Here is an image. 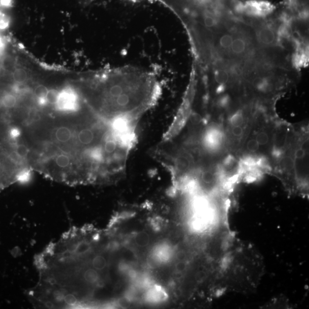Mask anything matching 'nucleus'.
Segmentation results:
<instances>
[{
	"label": "nucleus",
	"mask_w": 309,
	"mask_h": 309,
	"mask_svg": "<svg viewBox=\"0 0 309 309\" xmlns=\"http://www.w3.org/2000/svg\"><path fill=\"white\" fill-rule=\"evenodd\" d=\"M85 93L92 110L105 119L138 127L159 101L161 84L153 72L126 65L88 70Z\"/></svg>",
	"instance_id": "f257e3e1"
},
{
	"label": "nucleus",
	"mask_w": 309,
	"mask_h": 309,
	"mask_svg": "<svg viewBox=\"0 0 309 309\" xmlns=\"http://www.w3.org/2000/svg\"><path fill=\"white\" fill-rule=\"evenodd\" d=\"M263 271L261 257L252 247L232 243L219 270L221 291L246 292L256 289Z\"/></svg>",
	"instance_id": "f03ea898"
},
{
	"label": "nucleus",
	"mask_w": 309,
	"mask_h": 309,
	"mask_svg": "<svg viewBox=\"0 0 309 309\" xmlns=\"http://www.w3.org/2000/svg\"><path fill=\"white\" fill-rule=\"evenodd\" d=\"M254 25L256 27L257 42L260 48L271 47L277 44V34L274 26L266 24L260 19L254 21Z\"/></svg>",
	"instance_id": "7ed1b4c3"
},
{
	"label": "nucleus",
	"mask_w": 309,
	"mask_h": 309,
	"mask_svg": "<svg viewBox=\"0 0 309 309\" xmlns=\"http://www.w3.org/2000/svg\"><path fill=\"white\" fill-rule=\"evenodd\" d=\"M77 139L81 145L91 146L95 141V132L91 128H82L78 133Z\"/></svg>",
	"instance_id": "20e7f679"
},
{
	"label": "nucleus",
	"mask_w": 309,
	"mask_h": 309,
	"mask_svg": "<svg viewBox=\"0 0 309 309\" xmlns=\"http://www.w3.org/2000/svg\"><path fill=\"white\" fill-rule=\"evenodd\" d=\"M213 73L214 80L218 85H226L229 81L230 78L232 77L228 68H215Z\"/></svg>",
	"instance_id": "39448f33"
},
{
	"label": "nucleus",
	"mask_w": 309,
	"mask_h": 309,
	"mask_svg": "<svg viewBox=\"0 0 309 309\" xmlns=\"http://www.w3.org/2000/svg\"><path fill=\"white\" fill-rule=\"evenodd\" d=\"M17 102L18 99L16 94L10 92L5 93L0 99V103L2 106L7 109H13L16 106Z\"/></svg>",
	"instance_id": "423d86ee"
},
{
	"label": "nucleus",
	"mask_w": 309,
	"mask_h": 309,
	"mask_svg": "<svg viewBox=\"0 0 309 309\" xmlns=\"http://www.w3.org/2000/svg\"><path fill=\"white\" fill-rule=\"evenodd\" d=\"M91 263L93 268L101 272L105 270L108 265L107 258L102 254H96L93 256L91 260Z\"/></svg>",
	"instance_id": "0eeeda50"
},
{
	"label": "nucleus",
	"mask_w": 309,
	"mask_h": 309,
	"mask_svg": "<svg viewBox=\"0 0 309 309\" xmlns=\"http://www.w3.org/2000/svg\"><path fill=\"white\" fill-rule=\"evenodd\" d=\"M56 138L60 142L66 143L72 137V132L67 127H61L57 129L55 133Z\"/></svg>",
	"instance_id": "6e6552de"
},
{
	"label": "nucleus",
	"mask_w": 309,
	"mask_h": 309,
	"mask_svg": "<svg viewBox=\"0 0 309 309\" xmlns=\"http://www.w3.org/2000/svg\"><path fill=\"white\" fill-rule=\"evenodd\" d=\"M245 122V117L241 111H237L229 118V123L232 127L242 126Z\"/></svg>",
	"instance_id": "1a4fd4ad"
},
{
	"label": "nucleus",
	"mask_w": 309,
	"mask_h": 309,
	"mask_svg": "<svg viewBox=\"0 0 309 309\" xmlns=\"http://www.w3.org/2000/svg\"><path fill=\"white\" fill-rule=\"evenodd\" d=\"M135 242L139 247H145L150 243V236L146 232H141L137 233L135 237Z\"/></svg>",
	"instance_id": "9d476101"
},
{
	"label": "nucleus",
	"mask_w": 309,
	"mask_h": 309,
	"mask_svg": "<svg viewBox=\"0 0 309 309\" xmlns=\"http://www.w3.org/2000/svg\"><path fill=\"white\" fill-rule=\"evenodd\" d=\"M257 141L260 146H265L270 142V136L266 131L258 132L256 136Z\"/></svg>",
	"instance_id": "9b49d317"
},
{
	"label": "nucleus",
	"mask_w": 309,
	"mask_h": 309,
	"mask_svg": "<svg viewBox=\"0 0 309 309\" xmlns=\"http://www.w3.org/2000/svg\"><path fill=\"white\" fill-rule=\"evenodd\" d=\"M55 162L57 166L64 168L69 166L71 160L70 157L66 154H61L56 157Z\"/></svg>",
	"instance_id": "f8f14e48"
},
{
	"label": "nucleus",
	"mask_w": 309,
	"mask_h": 309,
	"mask_svg": "<svg viewBox=\"0 0 309 309\" xmlns=\"http://www.w3.org/2000/svg\"><path fill=\"white\" fill-rule=\"evenodd\" d=\"M260 146L255 138L251 139L247 142L246 149L251 153H256L260 149Z\"/></svg>",
	"instance_id": "ddd939ff"
},
{
	"label": "nucleus",
	"mask_w": 309,
	"mask_h": 309,
	"mask_svg": "<svg viewBox=\"0 0 309 309\" xmlns=\"http://www.w3.org/2000/svg\"><path fill=\"white\" fill-rule=\"evenodd\" d=\"M31 175L30 170L26 169L19 172V174L16 176V180L20 182H26L30 180Z\"/></svg>",
	"instance_id": "4468645a"
},
{
	"label": "nucleus",
	"mask_w": 309,
	"mask_h": 309,
	"mask_svg": "<svg viewBox=\"0 0 309 309\" xmlns=\"http://www.w3.org/2000/svg\"><path fill=\"white\" fill-rule=\"evenodd\" d=\"M30 152V150L27 148V147L24 145H20L17 146L16 149L15 153L17 155L19 156L21 159L26 158Z\"/></svg>",
	"instance_id": "2eb2a0df"
},
{
	"label": "nucleus",
	"mask_w": 309,
	"mask_h": 309,
	"mask_svg": "<svg viewBox=\"0 0 309 309\" xmlns=\"http://www.w3.org/2000/svg\"><path fill=\"white\" fill-rule=\"evenodd\" d=\"M307 148H304V146L300 147L296 150L295 154H294V156H295V159L298 160H303L306 156V150Z\"/></svg>",
	"instance_id": "dca6fc26"
},
{
	"label": "nucleus",
	"mask_w": 309,
	"mask_h": 309,
	"mask_svg": "<svg viewBox=\"0 0 309 309\" xmlns=\"http://www.w3.org/2000/svg\"><path fill=\"white\" fill-rule=\"evenodd\" d=\"M244 129L242 126L232 127L231 134L233 137L239 138L243 134Z\"/></svg>",
	"instance_id": "f3484780"
},
{
	"label": "nucleus",
	"mask_w": 309,
	"mask_h": 309,
	"mask_svg": "<svg viewBox=\"0 0 309 309\" xmlns=\"http://www.w3.org/2000/svg\"><path fill=\"white\" fill-rule=\"evenodd\" d=\"M20 135V132L17 128H13L10 131V136L13 138L19 137Z\"/></svg>",
	"instance_id": "a211bd4d"
},
{
	"label": "nucleus",
	"mask_w": 309,
	"mask_h": 309,
	"mask_svg": "<svg viewBox=\"0 0 309 309\" xmlns=\"http://www.w3.org/2000/svg\"><path fill=\"white\" fill-rule=\"evenodd\" d=\"M94 1H95V0H78V2L80 3V4L84 6L91 4V3ZM131 1H139V0H131Z\"/></svg>",
	"instance_id": "6ab92c4d"
},
{
	"label": "nucleus",
	"mask_w": 309,
	"mask_h": 309,
	"mask_svg": "<svg viewBox=\"0 0 309 309\" xmlns=\"http://www.w3.org/2000/svg\"><path fill=\"white\" fill-rule=\"evenodd\" d=\"M155 1H160V0H155Z\"/></svg>",
	"instance_id": "aec40b11"
},
{
	"label": "nucleus",
	"mask_w": 309,
	"mask_h": 309,
	"mask_svg": "<svg viewBox=\"0 0 309 309\" xmlns=\"http://www.w3.org/2000/svg\"><path fill=\"white\" fill-rule=\"evenodd\" d=\"M0 182H1V177H0Z\"/></svg>",
	"instance_id": "412c9836"
}]
</instances>
